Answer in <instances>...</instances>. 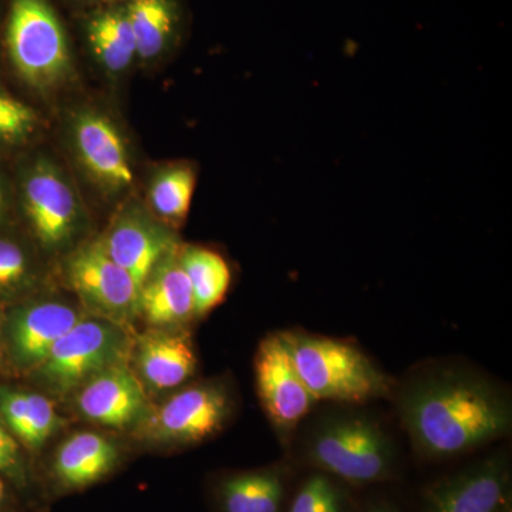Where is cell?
I'll use <instances>...</instances> for the list:
<instances>
[{
  "instance_id": "cell-16",
  "label": "cell",
  "mask_w": 512,
  "mask_h": 512,
  "mask_svg": "<svg viewBox=\"0 0 512 512\" xmlns=\"http://www.w3.org/2000/svg\"><path fill=\"white\" fill-rule=\"evenodd\" d=\"M80 33L93 62L113 80L138 67L136 39L124 3L80 10Z\"/></svg>"
},
{
  "instance_id": "cell-25",
  "label": "cell",
  "mask_w": 512,
  "mask_h": 512,
  "mask_svg": "<svg viewBox=\"0 0 512 512\" xmlns=\"http://www.w3.org/2000/svg\"><path fill=\"white\" fill-rule=\"evenodd\" d=\"M353 494L348 484L312 470L301 483L293 488L285 512H357Z\"/></svg>"
},
{
  "instance_id": "cell-1",
  "label": "cell",
  "mask_w": 512,
  "mask_h": 512,
  "mask_svg": "<svg viewBox=\"0 0 512 512\" xmlns=\"http://www.w3.org/2000/svg\"><path fill=\"white\" fill-rule=\"evenodd\" d=\"M393 396L413 450L424 460L473 453L511 430L510 396L494 380L468 367H424L396 384Z\"/></svg>"
},
{
  "instance_id": "cell-21",
  "label": "cell",
  "mask_w": 512,
  "mask_h": 512,
  "mask_svg": "<svg viewBox=\"0 0 512 512\" xmlns=\"http://www.w3.org/2000/svg\"><path fill=\"white\" fill-rule=\"evenodd\" d=\"M197 184V164L190 160L164 161L150 168L140 197L154 217L178 231L190 214Z\"/></svg>"
},
{
  "instance_id": "cell-32",
  "label": "cell",
  "mask_w": 512,
  "mask_h": 512,
  "mask_svg": "<svg viewBox=\"0 0 512 512\" xmlns=\"http://www.w3.org/2000/svg\"><path fill=\"white\" fill-rule=\"evenodd\" d=\"M5 5H6V0H0V73H2V70H3L2 32H3V19H5Z\"/></svg>"
},
{
  "instance_id": "cell-17",
  "label": "cell",
  "mask_w": 512,
  "mask_h": 512,
  "mask_svg": "<svg viewBox=\"0 0 512 512\" xmlns=\"http://www.w3.org/2000/svg\"><path fill=\"white\" fill-rule=\"evenodd\" d=\"M181 245L158 261L138 293V318L154 328L181 329L195 319L191 284L180 261Z\"/></svg>"
},
{
  "instance_id": "cell-27",
  "label": "cell",
  "mask_w": 512,
  "mask_h": 512,
  "mask_svg": "<svg viewBox=\"0 0 512 512\" xmlns=\"http://www.w3.org/2000/svg\"><path fill=\"white\" fill-rule=\"evenodd\" d=\"M0 416L10 433L23 443L29 420V392L0 389Z\"/></svg>"
},
{
  "instance_id": "cell-26",
  "label": "cell",
  "mask_w": 512,
  "mask_h": 512,
  "mask_svg": "<svg viewBox=\"0 0 512 512\" xmlns=\"http://www.w3.org/2000/svg\"><path fill=\"white\" fill-rule=\"evenodd\" d=\"M60 424L62 419L56 412L55 403L45 394L29 392L28 431L23 444L29 450H40L47 440L52 439Z\"/></svg>"
},
{
  "instance_id": "cell-20",
  "label": "cell",
  "mask_w": 512,
  "mask_h": 512,
  "mask_svg": "<svg viewBox=\"0 0 512 512\" xmlns=\"http://www.w3.org/2000/svg\"><path fill=\"white\" fill-rule=\"evenodd\" d=\"M138 67L163 63L180 46L184 33L183 0H126Z\"/></svg>"
},
{
  "instance_id": "cell-24",
  "label": "cell",
  "mask_w": 512,
  "mask_h": 512,
  "mask_svg": "<svg viewBox=\"0 0 512 512\" xmlns=\"http://www.w3.org/2000/svg\"><path fill=\"white\" fill-rule=\"evenodd\" d=\"M180 261L191 284L195 318H201L224 301L231 286V268L220 252L184 242Z\"/></svg>"
},
{
  "instance_id": "cell-3",
  "label": "cell",
  "mask_w": 512,
  "mask_h": 512,
  "mask_svg": "<svg viewBox=\"0 0 512 512\" xmlns=\"http://www.w3.org/2000/svg\"><path fill=\"white\" fill-rule=\"evenodd\" d=\"M36 147L13 161L19 227L45 258H59L92 237V217L70 168Z\"/></svg>"
},
{
  "instance_id": "cell-29",
  "label": "cell",
  "mask_w": 512,
  "mask_h": 512,
  "mask_svg": "<svg viewBox=\"0 0 512 512\" xmlns=\"http://www.w3.org/2000/svg\"><path fill=\"white\" fill-rule=\"evenodd\" d=\"M19 227L12 164L0 161V232Z\"/></svg>"
},
{
  "instance_id": "cell-5",
  "label": "cell",
  "mask_w": 512,
  "mask_h": 512,
  "mask_svg": "<svg viewBox=\"0 0 512 512\" xmlns=\"http://www.w3.org/2000/svg\"><path fill=\"white\" fill-rule=\"evenodd\" d=\"M62 133L70 167L101 200L116 207L137 194L133 147L124 127L106 107L92 101L67 107Z\"/></svg>"
},
{
  "instance_id": "cell-2",
  "label": "cell",
  "mask_w": 512,
  "mask_h": 512,
  "mask_svg": "<svg viewBox=\"0 0 512 512\" xmlns=\"http://www.w3.org/2000/svg\"><path fill=\"white\" fill-rule=\"evenodd\" d=\"M356 407L336 404L309 414L292 446L306 466L349 487L386 483L399 468L396 444L379 420Z\"/></svg>"
},
{
  "instance_id": "cell-30",
  "label": "cell",
  "mask_w": 512,
  "mask_h": 512,
  "mask_svg": "<svg viewBox=\"0 0 512 512\" xmlns=\"http://www.w3.org/2000/svg\"><path fill=\"white\" fill-rule=\"evenodd\" d=\"M67 2L73 5L77 12H80V10L97 8V6L117 5V3H124L126 0H67Z\"/></svg>"
},
{
  "instance_id": "cell-14",
  "label": "cell",
  "mask_w": 512,
  "mask_h": 512,
  "mask_svg": "<svg viewBox=\"0 0 512 512\" xmlns=\"http://www.w3.org/2000/svg\"><path fill=\"white\" fill-rule=\"evenodd\" d=\"M77 409L100 426L127 429L143 423L150 413V404L140 377L126 363H119L97 373L80 387Z\"/></svg>"
},
{
  "instance_id": "cell-8",
  "label": "cell",
  "mask_w": 512,
  "mask_h": 512,
  "mask_svg": "<svg viewBox=\"0 0 512 512\" xmlns=\"http://www.w3.org/2000/svg\"><path fill=\"white\" fill-rule=\"evenodd\" d=\"M60 271L83 311L127 328L138 318L140 289L94 235L60 259Z\"/></svg>"
},
{
  "instance_id": "cell-23",
  "label": "cell",
  "mask_w": 512,
  "mask_h": 512,
  "mask_svg": "<svg viewBox=\"0 0 512 512\" xmlns=\"http://www.w3.org/2000/svg\"><path fill=\"white\" fill-rule=\"evenodd\" d=\"M46 131L42 111L0 80V161L12 164L42 146Z\"/></svg>"
},
{
  "instance_id": "cell-12",
  "label": "cell",
  "mask_w": 512,
  "mask_h": 512,
  "mask_svg": "<svg viewBox=\"0 0 512 512\" xmlns=\"http://www.w3.org/2000/svg\"><path fill=\"white\" fill-rule=\"evenodd\" d=\"M511 463L491 454L430 485L421 512H508L512 508Z\"/></svg>"
},
{
  "instance_id": "cell-33",
  "label": "cell",
  "mask_w": 512,
  "mask_h": 512,
  "mask_svg": "<svg viewBox=\"0 0 512 512\" xmlns=\"http://www.w3.org/2000/svg\"><path fill=\"white\" fill-rule=\"evenodd\" d=\"M3 500H5V484L0 480V504L3 503Z\"/></svg>"
},
{
  "instance_id": "cell-31",
  "label": "cell",
  "mask_w": 512,
  "mask_h": 512,
  "mask_svg": "<svg viewBox=\"0 0 512 512\" xmlns=\"http://www.w3.org/2000/svg\"><path fill=\"white\" fill-rule=\"evenodd\" d=\"M357 512H400L399 508L387 500H373L365 507H359Z\"/></svg>"
},
{
  "instance_id": "cell-35",
  "label": "cell",
  "mask_w": 512,
  "mask_h": 512,
  "mask_svg": "<svg viewBox=\"0 0 512 512\" xmlns=\"http://www.w3.org/2000/svg\"><path fill=\"white\" fill-rule=\"evenodd\" d=\"M508 512H512V508H511V510H510V511H508Z\"/></svg>"
},
{
  "instance_id": "cell-15",
  "label": "cell",
  "mask_w": 512,
  "mask_h": 512,
  "mask_svg": "<svg viewBox=\"0 0 512 512\" xmlns=\"http://www.w3.org/2000/svg\"><path fill=\"white\" fill-rule=\"evenodd\" d=\"M295 488L289 463L222 474L212 495L217 512H285Z\"/></svg>"
},
{
  "instance_id": "cell-18",
  "label": "cell",
  "mask_w": 512,
  "mask_h": 512,
  "mask_svg": "<svg viewBox=\"0 0 512 512\" xmlns=\"http://www.w3.org/2000/svg\"><path fill=\"white\" fill-rule=\"evenodd\" d=\"M137 376L156 390H170L191 379L197 355L190 335L181 329L157 328L138 336L131 346Z\"/></svg>"
},
{
  "instance_id": "cell-11",
  "label": "cell",
  "mask_w": 512,
  "mask_h": 512,
  "mask_svg": "<svg viewBox=\"0 0 512 512\" xmlns=\"http://www.w3.org/2000/svg\"><path fill=\"white\" fill-rule=\"evenodd\" d=\"M232 412L234 400L227 386L207 382L175 393L143 421H146L148 439L173 446H191L221 433Z\"/></svg>"
},
{
  "instance_id": "cell-9",
  "label": "cell",
  "mask_w": 512,
  "mask_h": 512,
  "mask_svg": "<svg viewBox=\"0 0 512 512\" xmlns=\"http://www.w3.org/2000/svg\"><path fill=\"white\" fill-rule=\"evenodd\" d=\"M254 369L262 409L282 444L291 447L296 431L319 402L299 376L282 332L259 343Z\"/></svg>"
},
{
  "instance_id": "cell-4",
  "label": "cell",
  "mask_w": 512,
  "mask_h": 512,
  "mask_svg": "<svg viewBox=\"0 0 512 512\" xmlns=\"http://www.w3.org/2000/svg\"><path fill=\"white\" fill-rule=\"evenodd\" d=\"M3 69L37 99H52L77 82L72 45L52 0H6Z\"/></svg>"
},
{
  "instance_id": "cell-10",
  "label": "cell",
  "mask_w": 512,
  "mask_h": 512,
  "mask_svg": "<svg viewBox=\"0 0 512 512\" xmlns=\"http://www.w3.org/2000/svg\"><path fill=\"white\" fill-rule=\"evenodd\" d=\"M97 237L138 289L158 261L183 244L178 231L154 217L138 192L116 205L109 225Z\"/></svg>"
},
{
  "instance_id": "cell-28",
  "label": "cell",
  "mask_w": 512,
  "mask_h": 512,
  "mask_svg": "<svg viewBox=\"0 0 512 512\" xmlns=\"http://www.w3.org/2000/svg\"><path fill=\"white\" fill-rule=\"evenodd\" d=\"M0 474L9 477L18 485L28 484V474H26L18 440L2 420H0Z\"/></svg>"
},
{
  "instance_id": "cell-19",
  "label": "cell",
  "mask_w": 512,
  "mask_h": 512,
  "mask_svg": "<svg viewBox=\"0 0 512 512\" xmlns=\"http://www.w3.org/2000/svg\"><path fill=\"white\" fill-rule=\"evenodd\" d=\"M120 461L121 451L113 440L82 431L57 448L50 474L57 490L72 493L100 483L117 470Z\"/></svg>"
},
{
  "instance_id": "cell-13",
  "label": "cell",
  "mask_w": 512,
  "mask_h": 512,
  "mask_svg": "<svg viewBox=\"0 0 512 512\" xmlns=\"http://www.w3.org/2000/svg\"><path fill=\"white\" fill-rule=\"evenodd\" d=\"M39 295L16 303L6 320L10 359L22 372H35L57 340L86 315L82 306L66 299Z\"/></svg>"
},
{
  "instance_id": "cell-22",
  "label": "cell",
  "mask_w": 512,
  "mask_h": 512,
  "mask_svg": "<svg viewBox=\"0 0 512 512\" xmlns=\"http://www.w3.org/2000/svg\"><path fill=\"white\" fill-rule=\"evenodd\" d=\"M46 258L20 227L0 232V305L26 301L46 285Z\"/></svg>"
},
{
  "instance_id": "cell-7",
  "label": "cell",
  "mask_w": 512,
  "mask_h": 512,
  "mask_svg": "<svg viewBox=\"0 0 512 512\" xmlns=\"http://www.w3.org/2000/svg\"><path fill=\"white\" fill-rule=\"evenodd\" d=\"M131 346L127 328L86 313L33 373L49 392L66 396L107 367L126 363Z\"/></svg>"
},
{
  "instance_id": "cell-34",
  "label": "cell",
  "mask_w": 512,
  "mask_h": 512,
  "mask_svg": "<svg viewBox=\"0 0 512 512\" xmlns=\"http://www.w3.org/2000/svg\"><path fill=\"white\" fill-rule=\"evenodd\" d=\"M3 329V323H2V313H0V330Z\"/></svg>"
},
{
  "instance_id": "cell-6",
  "label": "cell",
  "mask_w": 512,
  "mask_h": 512,
  "mask_svg": "<svg viewBox=\"0 0 512 512\" xmlns=\"http://www.w3.org/2000/svg\"><path fill=\"white\" fill-rule=\"evenodd\" d=\"M282 335L299 376L319 403L363 406L392 396L396 382L353 343L296 330Z\"/></svg>"
}]
</instances>
